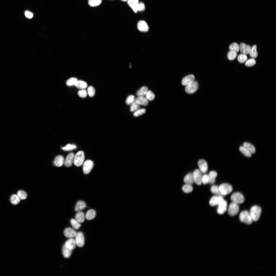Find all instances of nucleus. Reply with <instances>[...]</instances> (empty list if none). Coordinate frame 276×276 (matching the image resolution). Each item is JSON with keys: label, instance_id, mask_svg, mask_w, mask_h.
Listing matches in <instances>:
<instances>
[{"label": "nucleus", "instance_id": "nucleus-36", "mask_svg": "<svg viewBox=\"0 0 276 276\" xmlns=\"http://www.w3.org/2000/svg\"><path fill=\"white\" fill-rule=\"evenodd\" d=\"M76 148L77 147L75 145L70 144H68L65 146L61 147L63 150L66 151H71Z\"/></svg>", "mask_w": 276, "mask_h": 276}, {"label": "nucleus", "instance_id": "nucleus-18", "mask_svg": "<svg viewBox=\"0 0 276 276\" xmlns=\"http://www.w3.org/2000/svg\"><path fill=\"white\" fill-rule=\"evenodd\" d=\"M240 52L242 54H247L249 53L251 49V47L246 45L243 43H241L239 46Z\"/></svg>", "mask_w": 276, "mask_h": 276}, {"label": "nucleus", "instance_id": "nucleus-7", "mask_svg": "<svg viewBox=\"0 0 276 276\" xmlns=\"http://www.w3.org/2000/svg\"><path fill=\"white\" fill-rule=\"evenodd\" d=\"M239 207L237 204L232 202L231 203L228 209V213L231 216H234L238 212Z\"/></svg>", "mask_w": 276, "mask_h": 276}, {"label": "nucleus", "instance_id": "nucleus-29", "mask_svg": "<svg viewBox=\"0 0 276 276\" xmlns=\"http://www.w3.org/2000/svg\"><path fill=\"white\" fill-rule=\"evenodd\" d=\"M75 86L77 88L80 89H85L86 88L87 85L85 82L81 80H77Z\"/></svg>", "mask_w": 276, "mask_h": 276}, {"label": "nucleus", "instance_id": "nucleus-44", "mask_svg": "<svg viewBox=\"0 0 276 276\" xmlns=\"http://www.w3.org/2000/svg\"><path fill=\"white\" fill-rule=\"evenodd\" d=\"M237 53L233 51H230L228 52L227 54V57L228 59L230 60H234L237 57Z\"/></svg>", "mask_w": 276, "mask_h": 276}, {"label": "nucleus", "instance_id": "nucleus-55", "mask_svg": "<svg viewBox=\"0 0 276 276\" xmlns=\"http://www.w3.org/2000/svg\"><path fill=\"white\" fill-rule=\"evenodd\" d=\"M121 0V1H123V2H126V1H128L129 0Z\"/></svg>", "mask_w": 276, "mask_h": 276}, {"label": "nucleus", "instance_id": "nucleus-41", "mask_svg": "<svg viewBox=\"0 0 276 276\" xmlns=\"http://www.w3.org/2000/svg\"><path fill=\"white\" fill-rule=\"evenodd\" d=\"M17 195L20 199L24 200L26 199L27 197V193L25 191L20 190L17 192Z\"/></svg>", "mask_w": 276, "mask_h": 276}, {"label": "nucleus", "instance_id": "nucleus-11", "mask_svg": "<svg viewBox=\"0 0 276 276\" xmlns=\"http://www.w3.org/2000/svg\"><path fill=\"white\" fill-rule=\"evenodd\" d=\"M223 200L222 197L219 195L214 196L211 198L209 204L211 206H215L218 205Z\"/></svg>", "mask_w": 276, "mask_h": 276}, {"label": "nucleus", "instance_id": "nucleus-30", "mask_svg": "<svg viewBox=\"0 0 276 276\" xmlns=\"http://www.w3.org/2000/svg\"><path fill=\"white\" fill-rule=\"evenodd\" d=\"M62 252L65 258H69L71 255L72 250L67 248L64 245L63 248Z\"/></svg>", "mask_w": 276, "mask_h": 276}, {"label": "nucleus", "instance_id": "nucleus-19", "mask_svg": "<svg viewBox=\"0 0 276 276\" xmlns=\"http://www.w3.org/2000/svg\"><path fill=\"white\" fill-rule=\"evenodd\" d=\"M64 161L63 157L62 155H59L57 156L55 158L54 163L56 166L60 167L63 165Z\"/></svg>", "mask_w": 276, "mask_h": 276}, {"label": "nucleus", "instance_id": "nucleus-24", "mask_svg": "<svg viewBox=\"0 0 276 276\" xmlns=\"http://www.w3.org/2000/svg\"><path fill=\"white\" fill-rule=\"evenodd\" d=\"M87 206L85 203L82 201H78L76 203L75 208L76 211L79 212L84 209Z\"/></svg>", "mask_w": 276, "mask_h": 276}, {"label": "nucleus", "instance_id": "nucleus-48", "mask_svg": "<svg viewBox=\"0 0 276 276\" xmlns=\"http://www.w3.org/2000/svg\"><path fill=\"white\" fill-rule=\"evenodd\" d=\"M95 90L93 86H90L88 87L87 89V93L89 96L93 97L95 95Z\"/></svg>", "mask_w": 276, "mask_h": 276}, {"label": "nucleus", "instance_id": "nucleus-53", "mask_svg": "<svg viewBox=\"0 0 276 276\" xmlns=\"http://www.w3.org/2000/svg\"><path fill=\"white\" fill-rule=\"evenodd\" d=\"M137 9L138 11H140L144 10L145 9V6L144 4L142 2L138 3Z\"/></svg>", "mask_w": 276, "mask_h": 276}, {"label": "nucleus", "instance_id": "nucleus-9", "mask_svg": "<svg viewBox=\"0 0 276 276\" xmlns=\"http://www.w3.org/2000/svg\"><path fill=\"white\" fill-rule=\"evenodd\" d=\"M94 164L92 161L90 160H86L84 163L83 167V172L85 174H89L93 169Z\"/></svg>", "mask_w": 276, "mask_h": 276}, {"label": "nucleus", "instance_id": "nucleus-37", "mask_svg": "<svg viewBox=\"0 0 276 276\" xmlns=\"http://www.w3.org/2000/svg\"><path fill=\"white\" fill-rule=\"evenodd\" d=\"M239 150L244 155L247 157H250L251 156V153L243 146L240 147Z\"/></svg>", "mask_w": 276, "mask_h": 276}, {"label": "nucleus", "instance_id": "nucleus-27", "mask_svg": "<svg viewBox=\"0 0 276 276\" xmlns=\"http://www.w3.org/2000/svg\"><path fill=\"white\" fill-rule=\"evenodd\" d=\"M243 146L247 149L251 154H254L256 152V149L255 147L250 143L245 142L243 143Z\"/></svg>", "mask_w": 276, "mask_h": 276}, {"label": "nucleus", "instance_id": "nucleus-40", "mask_svg": "<svg viewBox=\"0 0 276 276\" xmlns=\"http://www.w3.org/2000/svg\"><path fill=\"white\" fill-rule=\"evenodd\" d=\"M70 223L74 228L75 229H78L81 226L80 224L75 219L73 218L71 219Z\"/></svg>", "mask_w": 276, "mask_h": 276}, {"label": "nucleus", "instance_id": "nucleus-21", "mask_svg": "<svg viewBox=\"0 0 276 276\" xmlns=\"http://www.w3.org/2000/svg\"><path fill=\"white\" fill-rule=\"evenodd\" d=\"M139 0H129L127 2L128 4L135 13L138 11L137 6Z\"/></svg>", "mask_w": 276, "mask_h": 276}, {"label": "nucleus", "instance_id": "nucleus-20", "mask_svg": "<svg viewBox=\"0 0 276 276\" xmlns=\"http://www.w3.org/2000/svg\"><path fill=\"white\" fill-rule=\"evenodd\" d=\"M76 245L75 240L70 238L66 241L65 245L67 248L72 250L75 248Z\"/></svg>", "mask_w": 276, "mask_h": 276}, {"label": "nucleus", "instance_id": "nucleus-47", "mask_svg": "<svg viewBox=\"0 0 276 276\" xmlns=\"http://www.w3.org/2000/svg\"><path fill=\"white\" fill-rule=\"evenodd\" d=\"M256 63V61L254 58H252L247 60L246 62L245 65L248 67L252 66Z\"/></svg>", "mask_w": 276, "mask_h": 276}, {"label": "nucleus", "instance_id": "nucleus-34", "mask_svg": "<svg viewBox=\"0 0 276 276\" xmlns=\"http://www.w3.org/2000/svg\"><path fill=\"white\" fill-rule=\"evenodd\" d=\"M257 46L253 45L249 52L250 56L252 58H256L258 56V53L257 51Z\"/></svg>", "mask_w": 276, "mask_h": 276}, {"label": "nucleus", "instance_id": "nucleus-1", "mask_svg": "<svg viewBox=\"0 0 276 276\" xmlns=\"http://www.w3.org/2000/svg\"><path fill=\"white\" fill-rule=\"evenodd\" d=\"M261 213V209L258 206L255 205L251 208L250 214L253 221H256L259 219Z\"/></svg>", "mask_w": 276, "mask_h": 276}, {"label": "nucleus", "instance_id": "nucleus-52", "mask_svg": "<svg viewBox=\"0 0 276 276\" xmlns=\"http://www.w3.org/2000/svg\"><path fill=\"white\" fill-rule=\"evenodd\" d=\"M209 175L205 174L202 176L201 182L204 184H206L209 182Z\"/></svg>", "mask_w": 276, "mask_h": 276}, {"label": "nucleus", "instance_id": "nucleus-12", "mask_svg": "<svg viewBox=\"0 0 276 276\" xmlns=\"http://www.w3.org/2000/svg\"><path fill=\"white\" fill-rule=\"evenodd\" d=\"M198 166L200 170L203 173L206 172L208 170V165L206 161L203 159H200L198 162Z\"/></svg>", "mask_w": 276, "mask_h": 276}, {"label": "nucleus", "instance_id": "nucleus-43", "mask_svg": "<svg viewBox=\"0 0 276 276\" xmlns=\"http://www.w3.org/2000/svg\"><path fill=\"white\" fill-rule=\"evenodd\" d=\"M140 105L135 100L131 104L130 110L131 112L136 111L140 107Z\"/></svg>", "mask_w": 276, "mask_h": 276}, {"label": "nucleus", "instance_id": "nucleus-10", "mask_svg": "<svg viewBox=\"0 0 276 276\" xmlns=\"http://www.w3.org/2000/svg\"><path fill=\"white\" fill-rule=\"evenodd\" d=\"M194 182L198 185H200L201 183V179L202 175L201 172L198 169L195 170L193 173Z\"/></svg>", "mask_w": 276, "mask_h": 276}, {"label": "nucleus", "instance_id": "nucleus-2", "mask_svg": "<svg viewBox=\"0 0 276 276\" xmlns=\"http://www.w3.org/2000/svg\"><path fill=\"white\" fill-rule=\"evenodd\" d=\"M85 155L82 151L78 152L74 155L73 163L76 166L79 167L83 164L85 159Z\"/></svg>", "mask_w": 276, "mask_h": 276}, {"label": "nucleus", "instance_id": "nucleus-54", "mask_svg": "<svg viewBox=\"0 0 276 276\" xmlns=\"http://www.w3.org/2000/svg\"><path fill=\"white\" fill-rule=\"evenodd\" d=\"M25 14L26 16L28 18H31L33 16V14L28 11H26L25 13Z\"/></svg>", "mask_w": 276, "mask_h": 276}, {"label": "nucleus", "instance_id": "nucleus-6", "mask_svg": "<svg viewBox=\"0 0 276 276\" xmlns=\"http://www.w3.org/2000/svg\"><path fill=\"white\" fill-rule=\"evenodd\" d=\"M198 84L196 81H194L191 84L186 86L185 90L188 94H192L195 93L198 89Z\"/></svg>", "mask_w": 276, "mask_h": 276}, {"label": "nucleus", "instance_id": "nucleus-26", "mask_svg": "<svg viewBox=\"0 0 276 276\" xmlns=\"http://www.w3.org/2000/svg\"><path fill=\"white\" fill-rule=\"evenodd\" d=\"M85 216L84 213L82 211L78 212L75 216V220L79 223H82L85 221Z\"/></svg>", "mask_w": 276, "mask_h": 276}, {"label": "nucleus", "instance_id": "nucleus-28", "mask_svg": "<svg viewBox=\"0 0 276 276\" xmlns=\"http://www.w3.org/2000/svg\"><path fill=\"white\" fill-rule=\"evenodd\" d=\"M208 175L209 178V183L211 184L214 183L215 182V178L217 175V173L214 171H212L210 172Z\"/></svg>", "mask_w": 276, "mask_h": 276}, {"label": "nucleus", "instance_id": "nucleus-23", "mask_svg": "<svg viewBox=\"0 0 276 276\" xmlns=\"http://www.w3.org/2000/svg\"><path fill=\"white\" fill-rule=\"evenodd\" d=\"M135 100L139 105L144 106H147L148 103V100L144 96L138 97Z\"/></svg>", "mask_w": 276, "mask_h": 276}, {"label": "nucleus", "instance_id": "nucleus-33", "mask_svg": "<svg viewBox=\"0 0 276 276\" xmlns=\"http://www.w3.org/2000/svg\"><path fill=\"white\" fill-rule=\"evenodd\" d=\"M229 49L230 51L236 53L238 52L240 49L239 46L236 43H233L231 44L229 46Z\"/></svg>", "mask_w": 276, "mask_h": 276}, {"label": "nucleus", "instance_id": "nucleus-46", "mask_svg": "<svg viewBox=\"0 0 276 276\" xmlns=\"http://www.w3.org/2000/svg\"><path fill=\"white\" fill-rule=\"evenodd\" d=\"M247 56L245 54H243L239 55L237 57L238 61L240 63H244L247 60Z\"/></svg>", "mask_w": 276, "mask_h": 276}, {"label": "nucleus", "instance_id": "nucleus-39", "mask_svg": "<svg viewBox=\"0 0 276 276\" xmlns=\"http://www.w3.org/2000/svg\"><path fill=\"white\" fill-rule=\"evenodd\" d=\"M78 80L75 77L71 78L68 79L66 82V85L68 86L75 85L76 82Z\"/></svg>", "mask_w": 276, "mask_h": 276}, {"label": "nucleus", "instance_id": "nucleus-15", "mask_svg": "<svg viewBox=\"0 0 276 276\" xmlns=\"http://www.w3.org/2000/svg\"><path fill=\"white\" fill-rule=\"evenodd\" d=\"M227 208V203L226 201L223 200L218 205L217 211L220 214H223L226 211Z\"/></svg>", "mask_w": 276, "mask_h": 276}, {"label": "nucleus", "instance_id": "nucleus-25", "mask_svg": "<svg viewBox=\"0 0 276 276\" xmlns=\"http://www.w3.org/2000/svg\"><path fill=\"white\" fill-rule=\"evenodd\" d=\"M96 215V213L95 211L93 209H90L87 212L85 217L88 220H91L95 218Z\"/></svg>", "mask_w": 276, "mask_h": 276}, {"label": "nucleus", "instance_id": "nucleus-31", "mask_svg": "<svg viewBox=\"0 0 276 276\" xmlns=\"http://www.w3.org/2000/svg\"><path fill=\"white\" fill-rule=\"evenodd\" d=\"M148 90V88L146 87H143L137 91L136 95L138 97L144 96L146 95Z\"/></svg>", "mask_w": 276, "mask_h": 276}, {"label": "nucleus", "instance_id": "nucleus-45", "mask_svg": "<svg viewBox=\"0 0 276 276\" xmlns=\"http://www.w3.org/2000/svg\"><path fill=\"white\" fill-rule=\"evenodd\" d=\"M146 98L148 100L152 101L155 98V95L154 94L151 90L147 91L146 94Z\"/></svg>", "mask_w": 276, "mask_h": 276}, {"label": "nucleus", "instance_id": "nucleus-50", "mask_svg": "<svg viewBox=\"0 0 276 276\" xmlns=\"http://www.w3.org/2000/svg\"><path fill=\"white\" fill-rule=\"evenodd\" d=\"M135 97L133 95H130L127 97L126 99V103L128 105H130L135 100Z\"/></svg>", "mask_w": 276, "mask_h": 276}, {"label": "nucleus", "instance_id": "nucleus-8", "mask_svg": "<svg viewBox=\"0 0 276 276\" xmlns=\"http://www.w3.org/2000/svg\"><path fill=\"white\" fill-rule=\"evenodd\" d=\"M76 244L79 247H83L85 244L84 237L83 233L79 232L77 233L75 236Z\"/></svg>", "mask_w": 276, "mask_h": 276}, {"label": "nucleus", "instance_id": "nucleus-32", "mask_svg": "<svg viewBox=\"0 0 276 276\" xmlns=\"http://www.w3.org/2000/svg\"><path fill=\"white\" fill-rule=\"evenodd\" d=\"M10 200L12 204L14 205H16L19 203L20 199L17 195L13 194L11 196Z\"/></svg>", "mask_w": 276, "mask_h": 276}, {"label": "nucleus", "instance_id": "nucleus-14", "mask_svg": "<svg viewBox=\"0 0 276 276\" xmlns=\"http://www.w3.org/2000/svg\"><path fill=\"white\" fill-rule=\"evenodd\" d=\"M65 236L68 238H73L76 236L77 233L74 229L70 227L65 229L64 232Z\"/></svg>", "mask_w": 276, "mask_h": 276}, {"label": "nucleus", "instance_id": "nucleus-49", "mask_svg": "<svg viewBox=\"0 0 276 276\" xmlns=\"http://www.w3.org/2000/svg\"><path fill=\"white\" fill-rule=\"evenodd\" d=\"M146 111V110L144 109L137 110L134 113L133 115L135 117H138L144 113Z\"/></svg>", "mask_w": 276, "mask_h": 276}, {"label": "nucleus", "instance_id": "nucleus-51", "mask_svg": "<svg viewBox=\"0 0 276 276\" xmlns=\"http://www.w3.org/2000/svg\"><path fill=\"white\" fill-rule=\"evenodd\" d=\"M79 96L81 97L85 98L87 95V91L84 89H81L79 90L78 93Z\"/></svg>", "mask_w": 276, "mask_h": 276}, {"label": "nucleus", "instance_id": "nucleus-35", "mask_svg": "<svg viewBox=\"0 0 276 276\" xmlns=\"http://www.w3.org/2000/svg\"><path fill=\"white\" fill-rule=\"evenodd\" d=\"M211 190L213 193L217 195L222 197L223 196L220 191L219 187L216 186H213L211 187Z\"/></svg>", "mask_w": 276, "mask_h": 276}, {"label": "nucleus", "instance_id": "nucleus-4", "mask_svg": "<svg viewBox=\"0 0 276 276\" xmlns=\"http://www.w3.org/2000/svg\"><path fill=\"white\" fill-rule=\"evenodd\" d=\"M219 187L221 193L223 196L230 193L233 190L231 186L227 183L222 184Z\"/></svg>", "mask_w": 276, "mask_h": 276}, {"label": "nucleus", "instance_id": "nucleus-38", "mask_svg": "<svg viewBox=\"0 0 276 276\" xmlns=\"http://www.w3.org/2000/svg\"><path fill=\"white\" fill-rule=\"evenodd\" d=\"M182 189L185 193H189L192 191L193 188L191 185L186 184L182 187Z\"/></svg>", "mask_w": 276, "mask_h": 276}, {"label": "nucleus", "instance_id": "nucleus-13", "mask_svg": "<svg viewBox=\"0 0 276 276\" xmlns=\"http://www.w3.org/2000/svg\"><path fill=\"white\" fill-rule=\"evenodd\" d=\"M194 76L193 75L190 74L184 77L182 79L181 83L183 86H187L194 81Z\"/></svg>", "mask_w": 276, "mask_h": 276}, {"label": "nucleus", "instance_id": "nucleus-17", "mask_svg": "<svg viewBox=\"0 0 276 276\" xmlns=\"http://www.w3.org/2000/svg\"><path fill=\"white\" fill-rule=\"evenodd\" d=\"M74 154L73 153L69 154L66 157L64 162V165L66 167H70L73 162Z\"/></svg>", "mask_w": 276, "mask_h": 276}, {"label": "nucleus", "instance_id": "nucleus-16", "mask_svg": "<svg viewBox=\"0 0 276 276\" xmlns=\"http://www.w3.org/2000/svg\"><path fill=\"white\" fill-rule=\"evenodd\" d=\"M137 27L140 31L142 32H147L149 29V27L147 23L144 20H140L138 22Z\"/></svg>", "mask_w": 276, "mask_h": 276}, {"label": "nucleus", "instance_id": "nucleus-22", "mask_svg": "<svg viewBox=\"0 0 276 276\" xmlns=\"http://www.w3.org/2000/svg\"><path fill=\"white\" fill-rule=\"evenodd\" d=\"M184 181L187 184L191 185L194 182L193 173H189L185 177Z\"/></svg>", "mask_w": 276, "mask_h": 276}, {"label": "nucleus", "instance_id": "nucleus-3", "mask_svg": "<svg viewBox=\"0 0 276 276\" xmlns=\"http://www.w3.org/2000/svg\"><path fill=\"white\" fill-rule=\"evenodd\" d=\"M241 222L248 224L252 223V220L250 213L247 211H244L240 213L239 216Z\"/></svg>", "mask_w": 276, "mask_h": 276}, {"label": "nucleus", "instance_id": "nucleus-42", "mask_svg": "<svg viewBox=\"0 0 276 276\" xmlns=\"http://www.w3.org/2000/svg\"><path fill=\"white\" fill-rule=\"evenodd\" d=\"M101 2V0H89L88 3L90 6L95 7L99 5Z\"/></svg>", "mask_w": 276, "mask_h": 276}, {"label": "nucleus", "instance_id": "nucleus-5", "mask_svg": "<svg viewBox=\"0 0 276 276\" xmlns=\"http://www.w3.org/2000/svg\"><path fill=\"white\" fill-rule=\"evenodd\" d=\"M231 200L233 202L237 204H241L244 201V198L243 194L239 192L233 193L231 197Z\"/></svg>", "mask_w": 276, "mask_h": 276}]
</instances>
